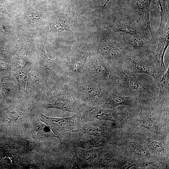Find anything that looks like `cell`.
Returning a JSON list of instances; mask_svg holds the SVG:
<instances>
[{"instance_id":"obj_1","label":"cell","mask_w":169,"mask_h":169,"mask_svg":"<svg viewBox=\"0 0 169 169\" xmlns=\"http://www.w3.org/2000/svg\"><path fill=\"white\" fill-rule=\"evenodd\" d=\"M65 83L77 101L81 105L100 106L110 91L107 87L84 74L77 79Z\"/></svg>"},{"instance_id":"obj_2","label":"cell","mask_w":169,"mask_h":169,"mask_svg":"<svg viewBox=\"0 0 169 169\" xmlns=\"http://www.w3.org/2000/svg\"><path fill=\"white\" fill-rule=\"evenodd\" d=\"M90 44L94 54L104 57L116 67L123 68L126 53L116 33L108 29L96 33Z\"/></svg>"},{"instance_id":"obj_3","label":"cell","mask_w":169,"mask_h":169,"mask_svg":"<svg viewBox=\"0 0 169 169\" xmlns=\"http://www.w3.org/2000/svg\"><path fill=\"white\" fill-rule=\"evenodd\" d=\"M83 74L106 86L112 91L115 90L120 81L117 67L95 54L88 59Z\"/></svg>"},{"instance_id":"obj_4","label":"cell","mask_w":169,"mask_h":169,"mask_svg":"<svg viewBox=\"0 0 169 169\" xmlns=\"http://www.w3.org/2000/svg\"><path fill=\"white\" fill-rule=\"evenodd\" d=\"M93 54L90 44L81 43L74 46L64 60L59 64L64 82H69L82 76L87 60Z\"/></svg>"},{"instance_id":"obj_5","label":"cell","mask_w":169,"mask_h":169,"mask_svg":"<svg viewBox=\"0 0 169 169\" xmlns=\"http://www.w3.org/2000/svg\"><path fill=\"white\" fill-rule=\"evenodd\" d=\"M126 53L153 54L157 45V38L150 33L129 34L116 33Z\"/></svg>"},{"instance_id":"obj_6","label":"cell","mask_w":169,"mask_h":169,"mask_svg":"<svg viewBox=\"0 0 169 169\" xmlns=\"http://www.w3.org/2000/svg\"><path fill=\"white\" fill-rule=\"evenodd\" d=\"M124 67L128 69L131 75L144 74L151 76L155 80L162 76L156 67L153 54L128 53L125 56Z\"/></svg>"},{"instance_id":"obj_7","label":"cell","mask_w":169,"mask_h":169,"mask_svg":"<svg viewBox=\"0 0 169 169\" xmlns=\"http://www.w3.org/2000/svg\"><path fill=\"white\" fill-rule=\"evenodd\" d=\"M117 71L120 81L113 92L115 94L134 97L140 101L141 98L151 94L150 89L141 83L138 79L137 75L127 74L121 67H117Z\"/></svg>"},{"instance_id":"obj_8","label":"cell","mask_w":169,"mask_h":169,"mask_svg":"<svg viewBox=\"0 0 169 169\" xmlns=\"http://www.w3.org/2000/svg\"><path fill=\"white\" fill-rule=\"evenodd\" d=\"M78 115L82 122L94 120H106L115 122L120 125L123 120L129 117L127 112H121L116 108L108 109L99 106L81 105Z\"/></svg>"},{"instance_id":"obj_9","label":"cell","mask_w":169,"mask_h":169,"mask_svg":"<svg viewBox=\"0 0 169 169\" xmlns=\"http://www.w3.org/2000/svg\"><path fill=\"white\" fill-rule=\"evenodd\" d=\"M80 105L68 85L64 83L57 94L49 96L45 107L78 114Z\"/></svg>"},{"instance_id":"obj_10","label":"cell","mask_w":169,"mask_h":169,"mask_svg":"<svg viewBox=\"0 0 169 169\" xmlns=\"http://www.w3.org/2000/svg\"><path fill=\"white\" fill-rule=\"evenodd\" d=\"M153 0H121L125 8V14L146 25L151 35L154 36L150 25V15Z\"/></svg>"},{"instance_id":"obj_11","label":"cell","mask_w":169,"mask_h":169,"mask_svg":"<svg viewBox=\"0 0 169 169\" xmlns=\"http://www.w3.org/2000/svg\"><path fill=\"white\" fill-rule=\"evenodd\" d=\"M40 118L58 137L78 130L82 124L80 116L76 114L71 116L63 118H52L41 114Z\"/></svg>"},{"instance_id":"obj_12","label":"cell","mask_w":169,"mask_h":169,"mask_svg":"<svg viewBox=\"0 0 169 169\" xmlns=\"http://www.w3.org/2000/svg\"><path fill=\"white\" fill-rule=\"evenodd\" d=\"M119 15L120 17L112 23L108 29L111 32L129 34L151 33L146 25L124 13L120 14Z\"/></svg>"},{"instance_id":"obj_13","label":"cell","mask_w":169,"mask_h":169,"mask_svg":"<svg viewBox=\"0 0 169 169\" xmlns=\"http://www.w3.org/2000/svg\"><path fill=\"white\" fill-rule=\"evenodd\" d=\"M73 132L76 135L87 134L95 137H101L108 138L115 143L119 139V133L113 127L102 125L98 120L82 122L80 128Z\"/></svg>"},{"instance_id":"obj_14","label":"cell","mask_w":169,"mask_h":169,"mask_svg":"<svg viewBox=\"0 0 169 169\" xmlns=\"http://www.w3.org/2000/svg\"><path fill=\"white\" fill-rule=\"evenodd\" d=\"M124 143L121 152L125 157L137 161L153 163L152 159H154L145 145L142 139L141 141H126Z\"/></svg>"},{"instance_id":"obj_15","label":"cell","mask_w":169,"mask_h":169,"mask_svg":"<svg viewBox=\"0 0 169 169\" xmlns=\"http://www.w3.org/2000/svg\"><path fill=\"white\" fill-rule=\"evenodd\" d=\"M156 35L157 43L153 57L156 67L161 76L166 70L164 64V57L169 45V26L157 31Z\"/></svg>"},{"instance_id":"obj_16","label":"cell","mask_w":169,"mask_h":169,"mask_svg":"<svg viewBox=\"0 0 169 169\" xmlns=\"http://www.w3.org/2000/svg\"><path fill=\"white\" fill-rule=\"evenodd\" d=\"M155 81L159 89V93L152 107L158 110L169 109V66L162 76Z\"/></svg>"},{"instance_id":"obj_17","label":"cell","mask_w":169,"mask_h":169,"mask_svg":"<svg viewBox=\"0 0 169 169\" xmlns=\"http://www.w3.org/2000/svg\"><path fill=\"white\" fill-rule=\"evenodd\" d=\"M141 104L137 99L130 96L120 95L110 91L104 102L100 107L113 109L120 105H126L133 108H138Z\"/></svg>"},{"instance_id":"obj_18","label":"cell","mask_w":169,"mask_h":169,"mask_svg":"<svg viewBox=\"0 0 169 169\" xmlns=\"http://www.w3.org/2000/svg\"><path fill=\"white\" fill-rule=\"evenodd\" d=\"M74 156V161L79 168H90L100 149H86L78 147L68 148Z\"/></svg>"},{"instance_id":"obj_19","label":"cell","mask_w":169,"mask_h":169,"mask_svg":"<svg viewBox=\"0 0 169 169\" xmlns=\"http://www.w3.org/2000/svg\"><path fill=\"white\" fill-rule=\"evenodd\" d=\"M142 140L154 158L162 160L163 158L168 156V143L166 144L164 141L153 137L144 138Z\"/></svg>"},{"instance_id":"obj_20","label":"cell","mask_w":169,"mask_h":169,"mask_svg":"<svg viewBox=\"0 0 169 169\" xmlns=\"http://www.w3.org/2000/svg\"><path fill=\"white\" fill-rule=\"evenodd\" d=\"M140 110L139 115L132 119L133 120H131L132 124L144 127L155 134L164 135V133L158 123L152 120L143 110L142 106Z\"/></svg>"},{"instance_id":"obj_21","label":"cell","mask_w":169,"mask_h":169,"mask_svg":"<svg viewBox=\"0 0 169 169\" xmlns=\"http://www.w3.org/2000/svg\"><path fill=\"white\" fill-rule=\"evenodd\" d=\"M160 16V22L157 30L169 25V0H155Z\"/></svg>"},{"instance_id":"obj_22","label":"cell","mask_w":169,"mask_h":169,"mask_svg":"<svg viewBox=\"0 0 169 169\" xmlns=\"http://www.w3.org/2000/svg\"><path fill=\"white\" fill-rule=\"evenodd\" d=\"M50 31L52 33L60 32L64 31L72 32V24L68 18L54 19L50 24Z\"/></svg>"},{"instance_id":"obj_23","label":"cell","mask_w":169,"mask_h":169,"mask_svg":"<svg viewBox=\"0 0 169 169\" xmlns=\"http://www.w3.org/2000/svg\"><path fill=\"white\" fill-rule=\"evenodd\" d=\"M25 1L27 4L26 14L28 18L34 22L39 21L40 18L39 13Z\"/></svg>"},{"instance_id":"obj_24","label":"cell","mask_w":169,"mask_h":169,"mask_svg":"<svg viewBox=\"0 0 169 169\" xmlns=\"http://www.w3.org/2000/svg\"><path fill=\"white\" fill-rule=\"evenodd\" d=\"M20 89L24 90L27 79V74L23 71H19L15 74Z\"/></svg>"}]
</instances>
